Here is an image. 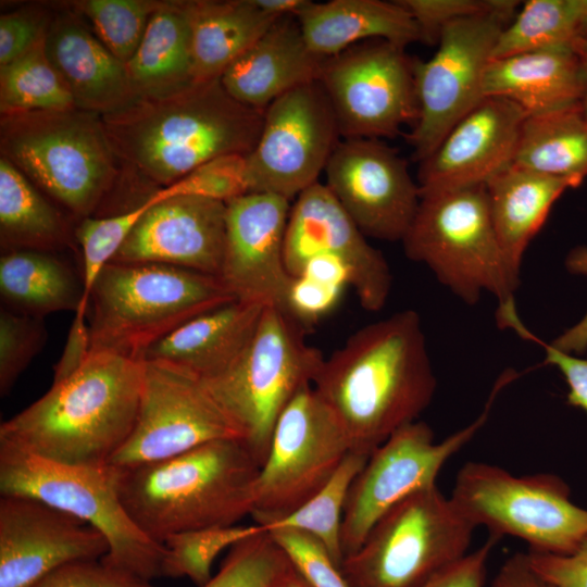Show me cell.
I'll return each mask as SVG.
<instances>
[{"label":"cell","instance_id":"cell-1","mask_svg":"<svg viewBox=\"0 0 587 587\" xmlns=\"http://www.w3.org/2000/svg\"><path fill=\"white\" fill-rule=\"evenodd\" d=\"M346 433L352 451L370 455L429 405L437 380L421 317L402 310L354 332L312 384Z\"/></svg>","mask_w":587,"mask_h":587},{"label":"cell","instance_id":"cell-2","mask_svg":"<svg viewBox=\"0 0 587 587\" xmlns=\"http://www.w3.org/2000/svg\"><path fill=\"white\" fill-rule=\"evenodd\" d=\"M143 362L89 349L68 374L0 425V444L73 465H108L139 410Z\"/></svg>","mask_w":587,"mask_h":587},{"label":"cell","instance_id":"cell-3","mask_svg":"<svg viewBox=\"0 0 587 587\" xmlns=\"http://www.w3.org/2000/svg\"><path fill=\"white\" fill-rule=\"evenodd\" d=\"M263 114L236 101L215 78L165 98L137 99L101 120L117 160L164 188L214 158L248 155Z\"/></svg>","mask_w":587,"mask_h":587},{"label":"cell","instance_id":"cell-4","mask_svg":"<svg viewBox=\"0 0 587 587\" xmlns=\"http://www.w3.org/2000/svg\"><path fill=\"white\" fill-rule=\"evenodd\" d=\"M117 469L122 503L150 539L234 526L252 513L260 463L240 439L205 442L164 460Z\"/></svg>","mask_w":587,"mask_h":587},{"label":"cell","instance_id":"cell-5","mask_svg":"<svg viewBox=\"0 0 587 587\" xmlns=\"http://www.w3.org/2000/svg\"><path fill=\"white\" fill-rule=\"evenodd\" d=\"M233 300L216 276L158 263L110 262L89 295V349L142 361L173 330Z\"/></svg>","mask_w":587,"mask_h":587},{"label":"cell","instance_id":"cell-6","mask_svg":"<svg viewBox=\"0 0 587 587\" xmlns=\"http://www.w3.org/2000/svg\"><path fill=\"white\" fill-rule=\"evenodd\" d=\"M1 157L78 222L96 217L117 184L101 115L77 108L2 114Z\"/></svg>","mask_w":587,"mask_h":587},{"label":"cell","instance_id":"cell-7","mask_svg":"<svg viewBox=\"0 0 587 587\" xmlns=\"http://www.w3.org/2000/svg\"><path fill=\"white\" fill-rule=\"evenodd\" d=\"M401 242L410 260L425 264L466 304L477 303L487 291L497 298L498 312L516 308L520 278L504 259L486 186L421 195Z\"/></svg>","mask_w":587,"mask_h":587},{"label":"cell","instance_id":"cell-8","mask_svg":"<svg viewBox=\"0 0 587 587\" xmlns=\"http://www.w3.org/2000/svg\"><path fill=\"white\" fill-rule=\"evenodd\" d=\"M0 492L41 500L99 530L109 545L105 564L147 580L163 576L165 547L128 515L115 466L59 463L0 444Z\"/></svg>","mask_w":587,"mask_h":587},{"label":"cell","instance_id":"cell-9","mask_svg":"<svg viewBox=\"0 0 587 587\" xmlns=\"http://www.w3.org/2000/svg\"><path fill=\"white\" fill-rule=\"evenodd\" d=\"M324 359L305 340L301 324L279 307L265 305L238 362L225 374L202 380L261 466L279 415L313 384Z\"/></svg>","mask_w":587,"mask_h":587},{"label":"cell","instance_id":"cell-10","mask_svg":"<svg viewBox=\"0 0 587 587\" xmlns=\"http://www.w3.org/2000/svg\"><path fill=\"white\" fill-rule=\"evenodd\" d=\"M475 528L434 485L382 516L340 570L350 587H423L469 553Z\"/></svg>","mask_w":587,"mask_h":587},{"label":"cell","instance_id":"cell-11","mask_svg":"<svg viewBox=\"0 0 587 587\" xmlns=\"http://www.w3.org/2000/svg\"><path fill=\"white\" fill-rule=\"evenodd\" d=\"M450 498L475 527L519 538L529 551L569 554L587 539V509L571 500L569 485L554 474L514 475L471 461L459 470Z\"/></svg>","mask_w":587,"mask_h":587},{"label":"cell","instance_id":"cell-12","mask_svg":"<svg viewBox=\"0 0 587 587\" xmlns=\"http://www.w3.org/2000/svg\"><path fill=\"white\" fill-rule=\"evenodd\" d=\"M516 377L514 370L504 371L480 414L441 441L435 440L427 423L415 421L395 432L370 454L345 504L340 536L344 559L359 550L372 527L390 509L436 485L445 464L486 424L498 395Z\"/></svg>","mask_w":587,"mask_h":587},{"label":"cell","instance_id":"cell-13","mask_svg":"<svg viewBox=\"0 0 587 587\" xmlns=\"http://www.w3.org/2000/svg\"><path fill=\"white\" fill-rule=\"evenodd\" d=\"M520 1L447 25L426 61L414 60L419 118L408 135L413 159L429 157L448 132L484 98V77L499 35Z\"/></svg>","mask_w":587,"mask_h":587},{"label":"cell","instance_id":"cell-14","mask_svg":"<svg viewBox=\"0 0 587 587\" xmlns=\"http://www.w3.org/2000/svg\"><path fill=\"white\" fill-rule=\"evenodd\" d=\"M350 441L312 385L287 404L273 429L254 488L252 517L263 525L298 509L333 476Z\"/></svg>","mask_w":587,"mask_h":587},{"label":"cell","instance_id":"cell-15","mask_svg":"<svg viewBox=\"0 0 587 587\" xmlns=\"http://www.w3.org/2000/svg\"><path fill=\"white\" fill-rule=\"evenodd\" d=\"M342 139L392 138L419 118L414 60L375 39L327 58L320 79Z\"/></svg>","mask_w":587,"mask_h":587},{"label":"cell","instance_id":"cell-16","mask_svg":"<svg viewBox=\"0 0 587 587\" xmlns=\"http://www.w3.org/2000/svg\"><path fill=\"white\" fill-rule=\"evenodd\" d=\"M341 136L319 80L274 100L263 114L253 150L247 155L250 192L294 201L319 182Z\"/></svg>","mask_w":587,"mask_h":587},{"label":"cell","instance_id":"cell-17","mask_svg":"<svg viewBox=\"0 0 587 587\" xmlns=\"http://www.w3.org/2000/svg\"><path fill=\"white\" fill-rule=\"evenodd\" d=\"M218 439L241 436L203 382L171 365L143 362L137 419L110 465L155 462Z\"/></svg>","mask_w":587,"mask_h":587},{"label":"cell","instance_id":"cell-18","mask_svg":"<svg viewBox=\"0 0 587 587\" xmlns=\"http://www.w3.org/2000/svg\"><path fill=\"white\" fill-rule=\"evenodd\" d=\"M325 185L366 236L402 241L421 191L408 162L379 139H340L324 170Z\"/></svg>","mask_w":587,"mask_h":587},{"label":"cell","instance_id":"cell-19","mask_svg":"<svg viewBox=\"0 0 587 587\" xmlns=\"http://www.w3.org/2000/svg\"><path fill=\"white\" fill-rule=\"evenodd\" d=\"M104 536L74 515L41 500L1 495L0 587H34L68 563L100 560Z\"/></svg>","mask_w":587,"mask_h":587},{"label":"cell","instance_id":"cell-20","mask_svg":"<svg viewBox=\"0 0 587 587\" xmlns=\"http://www.w3.org/2000/svg\"><path fill=\"white\" fill-rule=\"evenodd\" d=\"M365 237L327 186L317 182L291 204L284 249L286 268L295 277L312 257L336 255L351 270V287L360 305L378 312L387 302L392 277L383 253Z\"/></svg>","mask_w":587,"mask_h":587},{"label":"cell","instance_id":"cell-21","mask_svg":"<svg viewBox=\"0 0 587 587\" xmlns=\"http://www.w3.org/2000/svg\"><path fill=\"white\" fill-rule=\"evenodd\" d=\"M290 202L249 192L226 203L220 278L235 299L283 308L292 278L284 257Z\"/></svg>","mask_w":587,"mask_h":587},{"label":"cell","instance_id":"cell-22","mask_svg":"<svg viewBox=\"0 0 587 587\" xmlns=\"http://www.w3.org/2000/svg\"><path fill=\"white\" fill-rule=\"evenodd\" d=\"M526 116L522 108L505 98L485 97L420 162L421 195L486 186L513 165Z\"/></svg>","mask_w":587,"mask_h":587},{"label":"cell","instance_id":"cell-23","mask_svg":"<svg viewBox=\"0 0 587 587\" xmlns=\"http://www.w3.org/2000/svg\"><path fill=\"white\" fill-rule=\"evenodd\" d=\"M134 226L111 262L158 263L220 277L226 203L189 196L159 200Z\"/></svg>","mask_w":587,"mask_h":587},{"label":"cell","instance_id":"cell-24","mask_svg":"<svg viewBox=\"0 0 587 587\" xmlns=\"http://www.w3.org/2000/svg\"><path fill=\"white\" fill-rule=\"evenodd\" d=\"M45 51L77 109L105 115L137 100L125 64L89 30L77 13L63 11L51 17Z\"/></svg>","mask_w":587,"mask_h":587},{"label":"cell","instance_id":"cell-25","mask_svg":"<svg viewBox=\"0 0 587 587\" xmlns=\"http://www.w3.org/2000/svg\"><path fill=\"white\" fill-rule=\"evenodd\" d=\"M326 60L311 51L297 17L288 15L277 18L220 79L236 101L264 111L288 91L319 80Z\"/></svg>","mask_w":587,"mask_h":587},{"label":"cell","instance_id":"cell-26","mask_svg":"<svg viewBox=\"0 0 587 587\" xmlns=\"http://www.w3.org/2000/svg\"><path fill=\"white\" fill-rule=\"evenodd\" d=\"M264 304L233 300L204 312L155 342L142 362L162 363L201 380L229 371L248 348Z\"/></svg>","mask_w":587,"mask_h":587},{"label":"cell","instance_id":"cell-27","mask_svg":"<svg viewBox=\"0 0 587 587\" xmlns=\"http://www.w3.org/2000/svg\"><path fill=\"white\" fill-rule=\"evenodd\" d=\"M585 77L571 47H547L491 59L484 77L485 97L505 98L527 115L582 104Z\"/></svg>","mask_w":587,"mask_h":587},{"label":"cell","instance_id":"cell-28","mask_svg":"<svg viewBox=\"0 0 587 587\" xmlns=\"http://www.w3.org/2000/svg\"><path fill=\"white\" fill-rule=\"evenodd\" d=\"M296 17L308 47L323 58L369 40L402 48L421 41L415 21L398 0H310Z\"/></svg>","mask_w":587,"mask_h":587},{"label":"cell","instance_id":"cell-29","mask_svg":"<svg viewBox=\"0 0 587 587\" xmlns=\"http://www.w3.org/2000/svg\"><path fill=\"white\" fill-rule=\"evenodd\" d=\"M578 185L515 165L486 185L492 224L507 264L520 278L524 253L545 224L551 208L567 189Z\"/></svg>","mask_w":587,"mask_h":587},{"label":"cell","instance_id":"cell-30","mask_svg":"<svg viewBox=\"0 0 587 587\" xmlns=\"http://www.w3.org/2000/svg\"><path fill=\"white\" fill-rule=\"evenodd\" d=\"M125 66L137 99L165 98L195 83L186 1H160Z\"/></svg>","mask_w":587,"mask_h":587},{"label":"cell","instance_id":"cell-31","mask_svg":"<svg viewBox=\"0 0 587 587\" xmlns=\"http://www.w3.org/2000/svg\"><path fill=\"white\" fill-rule=\"evenodd\" d=\"M1 308L43 319L88 307L82 274L59 253L4 251L0 257Z\"/></svg>","mask_w":587,"mask_h":587},{"label":"cell","instance_id":"cell-32","mask_svg":"<svg viewBox=\"0 0 587 587\" xmlns=\"http://www.w3.org/2000/svg\"><path fill=\"white\" fill-rule=\"evenodd\" d=\"M191 28L193 78H220L278 18L253 0L186 1Z\"/></svg>","mask_w":587,"mask_h":587},{"label":"cell","instance_id":"cell-33","mask_svg":"<svg viewBox=\"0 0 587 587\" xmlns=\"http://www.w3.org/2000/svg\"><path fill=\"white\" fill-rule=\"evenodd\" d=\"M75 229L67 216L11 162L0 159L1 250L60 253L73 249ZM76 241V240H75Z\"/></svg>","mask_w":587,"mask_h":587},{"label":"cell","instance_id":"cell-34","mask_svg":"<svg viewBox=\"0 0 587 587\" xmlns=\"http://www.w3.org/2000/svg\"><path fill=\"white\" fill-rule=\"evenodd\" d=\"M513 165L579 186L587 177V118L582 107L527 115Z\"/></svg>","mask_w":587,"mask_h":587},{"label":"cell","instance_id":"cell-35","mask_svg":"<svg viewBox=\"0 0 587 587\" xmlns=\"http://www.w3.org/2000/svg\"><path fill=\"white\" fill-rule=\"evenodd\" d=\"M587 41V0H528L504 27L491 59Z\"/></svg>","mask_w":587,"mask_h":587},{"label":"cell","instance_id":"cell-36","mask_svg":"<svg viewBox=\"0 0 587 587\" xmlns=\"http://www.w3.org/2000/svg\"><path fill=\"white\" fill-rule=\"evenodd\" d=\"M370 455L350 451L328 482L308 501L289 514L261 526L266 532L292 529L320 540L340 566L341 522L351 485Z\"/></svg>","mask_w":587,"mask_h":587},{"label":"cell","instance_id":"cell-37","mask_svg":"<svg viewBox=\"0 0 587 587\" xmlns=\"http://www.w3.org/2000/svg\"><path fill=\"white\" fill-rule=\"evenodd\" d=\"M74 108L68 88L46 54L45 37L22 57L0 66L1 115Z\"/></svg>","mask_w":587,"mask_h":587},{"label":"cell","instance_id":"cell-38","mask_svg":"<svg viewBox=\"0 0 587 587\" xmlns=\"http://www.w3.org/2000/svg\"><path fill=\"white\" fill-rule=\"evenodd\" d=\"M265 530L260 524L183 532L164 541L163 576L187 577L198 587L208 583L217 555L245 538Z\"/></svg>","mask_w":587,"mask_h":587},{"label":"cell","instance_id":"cell-39","mask_svg":"<svg viewBox=\"0 0 587 587\" xmlns=\"http://www.w3.org/2000/svg\"><path fill=\"white\" fill-rule=\"evenodd\" d=\"M160 1L87 0L76 7L91 23L96 36L126 64L137 51Z\"/></svg>","mask_w":587,"mask_h":587},{"label":"cell","instance_id":"cell-40","mask_svg":"<svg viewBox=\"0 0 587 587\" xmlns=\"http://www.w3.org/2000/svg\"><path fill=\"white\" fill-rule=\"evenodd\" d=\"M155 201V197L151 193L134 209L86 217L78 222L75 227V240L82 257L80 274L87 301L100 272L112 261L134 226Z\"/></svg>","mask_w":587,"mask_h":587},{"label":"cell","instance_id":"cell-41","mask_svg":"<svg viewBox=\"0 0 587 587\" xmlns=\"http://www.w3.org/2000/svg\"><path fill=\"white\" fill-rule=\"evenodd\" d=\"M288 562L270 533L263 530L230 547L218 572L201 587H271Z\"/></svg>","mask_w":587,"mask_h":587},{"label":"cell","instance_id":"cell-42","mask_svg":"<svg viewBox=\"0 0 587 587\" xmlns=\"http://www.w3.org/2000/svg\"><path fill=\"white\" fill-rule=\"evenodd\" d=\"M155 192L160 200L189 196L227 203L250 192L247 155L225 154L214 158Z\"/></svg>","mask_w":587,"mask_h":587},{"label":"cell","instance_id":"cell-43","mask_svg":"<svg viewBox=\"0 0 587 587\" xmlns=\"http://www.w3.org/2000/svg\"><path fill=\"white\" fill-rule=\"evenodd\" d=\"M43 319L0 311V395L5 397L46 345Z\"/></svg>","mask_w":587,"mask_h":587},{"label":"cell","instance_id":"cell-44","mask_svg":"<svg viewBox=\"0 0 587 587\" xmlns=\"http://www.w3.org/2000/svg\"><path fill=\"white\" fill-rule=\"evenodd\" d=\"M268 533L310 587H350L340 566L316 538L292 529Z\"/></svg>","mask_w":587,"mask_h":587},{"label":"cell","instance_id":"cell-45","mask_svg":"<svg viewBox=\"0 0 587 587\" xmlns=\"http://www.w3.org/2000/svg\"><path fill=\"white\" fill-rule=\"evenodd\" d=\"M415 21L421 41L437 45L442 29L459 20L501 8L505 0H398Z\"/></svg>","mask_w":587,"mask_h":587},{"label":"cell","instance_id":"cell-46","mask_svg":"<svg viewBox=\"0 0 587 587\" xmlns=\"http://www.w3.org/2000/svg\"><path fill=\"white\" fill-rule=\"evenodd\" d=\"M34 587H157L129 572L100 560L68 563L53 571Z\"/></svg>","mask_w":587,"mask_h":587},{"label":"cell","instance_id":"cell-47","mask_svg":"<svg viewBox=\"0 0 587 587\" xmlns=\"http://www.w3.org/2000/svg\"><path fill=\"white\" fill-rule=\"evenodd\" d=\"M344 288L305 276H296L289 284L283 310L303 327L329 314L339 303Z\"/></svg>","mask_w":587,"mask_h":587},{"label":"cell","instance_id":"cell-48","mask_svg":"<svg viewBox=\"0 0 587 587\" xmlns=\"http://www.w3.org/2000/svg\"><path fill=\"white\" fill-rule=\"evenodd\" d=\"M48 13L20 10L0 17V66L7 65L34 48L46 35Z\"/></svg>","mask_w":587,"mask_h":587},{"label":"cell","instance_id":"cell-49","mask_svg":"<svg viewBox=\"0 0 587 587\" xmlns=\"http://www.w3.org/2000/svg\"><path fill=\"white\" fill-rule=\"evenodd\" d=\"M514 332L521 338L532 340L542 347L545 363L557 367L567 384V403L587 413V358L561 351L551 344L542 341L523 322L514 328Z\"/></svg>","mask_w":587,"mask_h":587},{"label":"cell","instance_id":"cell-50","mask_svg":"<svg viewBox=\"0 0 587 587\" xmlns=\"http://www.w3.org/2000/svg\"><path fill=\"white\" fill-rule=\"evenodd\" d=\"M528 563L555 587H587V539L572 553L550 554L528 551Z\"/></svg>","mask_w":587,"mask_h":587},{"label":"cell","instance_id":"cell-51","mask_svg":"<svg viewBox=\"0 0 587 587\" xmlns=\"http://www.w3.org/2000/svg\"><path fill=\"white\" fill-rule=\"evenodd\" d=\"M498 539L490 535L478 549L469 552L423 587H485L488 560Z\"/></svg>","mask_w":587,"mask_h":587},{"label":"cell","instance_id":"cell-52","mask_svg":"<svg viewBox=\"0 0 587 587\" xmlns=\"http://www.w3.org/2000/svg\"><path fill=\"white\" fill-rule=\"evenodd\" d=\"M565 266L569 272L576 275L587 276V247L573 248L565 258ZM554 348L573 354L587 350V312L574 326L550 342Z\"/></svg>","mask_w":587,"mask_h":587},{"label":"cell","instance_id":"cell-53","mask_svg":"<svg viewBox=\"0 0 587 587\" xmlns=\"http://www.w3.org/2000/svg\"><path fill=\"white\" fill-rule=\"evenodd\" d=\"M298 276H305L344 289L352 286L353 282L349 265L340 258L327 253L309 259Z\"/></svg>","mask_w":587,"mask_h":587},{"label":"cell","instance_id":"cell-54","mask_svg":"<svg viewBox=\"0 0 587 587\" xmlns=\"http://www.w3.org/2000/svg\"><path fill=\"white\" fill-rule=\"evenodd\" d=\"M490 587H555L540 577L528 563L526 553L510 557L500 567Z\"/></svg>","mask_w":587,"mask_h":587},{"label":"cell","instance_id":"cell-55","mask_svg":"<svg viewBox=\"0 0 587 587\" xmlns=\"http://www.w3.org/2000/svg\"><path fill=\"white\" fill-rule=\"evenodd\" d=\"M265 13L274 17L297 15L310 0H253Z\"/></svg>","mask_w":587,"mask_h":587},{"label":"cell","instance_id":"cell-56","mask_svg":"<svg viewBox=\"0 0 587 587\" xmlns=\"http://www.w3.org/2000/svg\"><path fill=\"white\" fill-rule=\"evenodd\" d=\"M289 561V560H288ZM271 587H310L295 567L288 562L277 575Z\"/></svg>","mask_w":587,"mask_h":587},{"label":"cell","instance_id":"cell-57","mask_svg":"<svg viewBox=\"0 0 587 587\" xmlns=\"http://www.w3.org/2000/svg\"><path fill=\"white\" fill-rule=\"evenodd\" d=\"M573 49L577 53L584 71L585 90L580 107L584 115L587 118V41L576 43L573 46Z\"/></svg>","mask_w":587,"mask_h":587}]
</instances>
